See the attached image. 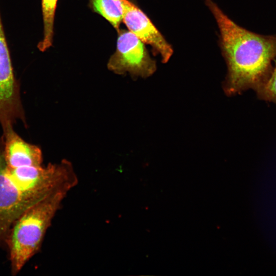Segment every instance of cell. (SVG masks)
Wrapping results in <instances>:
<instances>
[{"instance_id":"cell-1","label":"cell","mask_w":276,"mask_h":276,"mask_svg":"<svg viewBox=\"0 0 276 276\" xmlns=\"http://www.w3.org/2000/svg\"><path fill=\"white\" fill-rule=\"evenodd\" d=\"M220 33V44L227 66L224 89L228 95L249 88L257 91L269 79L276 58V36L250 32L232 21L212 0H205Z\"/></svg>"},{"instance_id":"cell-2","label":"cell","mask_w":276,"mask_h":276,"mask_svg":"<svg viewBox=\"0 0 276 276\" xmlns=\"http://www.w3.org/2000/svg\"><path fill=\"white\" fill-rule=\"evenodd\" d=\"M77 183L72 165L66 159L45 167H8L0 137V240L6 239L14 222L28 208L57 191L70 190Z\"/></svg>"},{"instance_id":"cell-3","label":"cell","mask_w":276,"mask_h":276,"mask_svg":"<svg viewBox=\"0 0 276 276\" xmlns=\"http://www.w3.org/2000/svg\"><path fill=\"white\" fill-rule=\"evenodd\" d=\"M69 191H57L26 210L6 238L11 272L17 274L39 250L46 231Z\"/></svg>"},{"instance_id":"cell-4","label":"cell","mask_w":276,"mask_h":276,"mask_svg":"<svg viewBox=\"0 0 276 276\" xmlns=\"http://www.w3.org/2000/svg\"><path fill=\"white\" fill-rule=\"evenodd\" d=\"M117 32L116 49L108 61V68L118 75L128 73L133 79L151 76L156 70V64L144 42L128 30Z\"/></svg>"},{"instance_id":"cell-5","label":"cell","mask_w":276,"mask_h":276,"mask_svg":"<svg viewBox=\"0 0 276 276\" xmlns=\"http://www.w3.org/2000/svg\"><path fill=\"white\" fill-rule=\"evenodd\" d=\"M119 1L122 22L128 30L143 42L151 45L154 53L160 55L163 63L168 62L173 54V49L149 18L129 0Z\"/></svg>"},{"instance_id":"cell-6","label":"cell","mask_w":276,"mask_h":276,"mask_svg":"<svg viewBox=\"0 0 276 276\" xmlns=\"http://www.w3.org/2000/svg\"><path fill=\"white\" fill-rule=\"evenodd\" d=\"M21 102L20 85L14 74L0 13V111L14 109Z\"/></svg>"},{"instance_id":"cell-7","label":"cell","mask_w":276,"mask_h":276,"mask_svg":"<svg viewBox=\"0 0 276 276\" xmlns=\"http://www.w3.org/2000/svg\"><path fill=\"white\" fill-rule=\"evenodd\" d=\"M3 132L4 154L8 167L42 166V153L39 147L24 140L13 126L3 130Z\"/></svg>"},{"instance_id":"cell-8","label":"cell","mask_w":276,"mask_h":276,"mask_svg":"<svg viewBox=\"0 0 276 276\" xmlns=\"http://www.w3.org/2000/svg\"><path fill=\"white\" fill-rule=\"evenodd\" d=\"M58 0H41L43 35L37 44L38 49L44 52L52 47L54 35V20Z\"/></svg>"},{"instance_id":"cell-9","label":"cell","mask_w":276,"mask_h":276,"mask_svg":"<svg viewBox=\"0 0 276 276\" xmlns=\"http://www.w3.org/2000/svg\"><path fill=\"white\" fill-rule=\"evenodd\" d=\"M90 8L102 16L118 31L122 22V14L119 0H89Z\"/></svg>"},{"instance_id":"cell-10","label":"cell","mask_w":276,"mask_h":276,"mask_svg":"<svg viewBox=\"0 0 276 276\" xmlns=\"http://www.w3.org/2000/svg\"><path fill=\"white\" fill-rule=\"evenodd\" d=\"M256 92L261 99L276 103V62L269 79Z\"/></svg>"}]
</instances>
